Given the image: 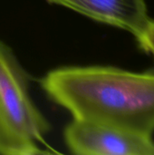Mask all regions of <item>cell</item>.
<instances>
[{
	"mask_svg": "<svg viewBox=\"0 0 154 155\" xmlns=\"http://www.w3.org/2000/svg\"><path fill=\"white\" fill-rule=\"evenodd\" d=\"M64 141L79 155H154L152 135L78 119L66 126Z\"/></svg>",
	"mask_w": 154,
	"mask_h": 155,
	"instance_id": "3",
	"label": "cell"
},
{
	"mask_svg": "<svg viewBox=\"0 0 154 155\" xmlns=\"http://www.w3.org/2000/svg\"><path fill=\"white\" fill-rule=\"evenodd\" d=\"M136 41L143 51L152 54L154 58V20L150 18L144 31Z\"/></svg>",
	"mask_w": 154,
	"mask_h": 155,
	"instance_id": "5",
	"label": "cell"
},
{
	"mask_svg": "<svg viewBox=\"0 0 154 155\" xmlns=\"http://www.w3.org/2000/svg\"><path fill=\"white\" fill-rule=\"evenodd\" d=\"M46 94L74 119L152 135L154 73L112 66L63 67L41 81Z\"/></svg>",
	"mask_w": 154,
	"mask_h": 155,
	"instance_id": "1",
	"label": "cell"
},
{
	"mask_svg": "<svg viewBox=\"0 0 154 155\" xmlns=\"http://www.w3.org/2000/svg\"><path fill=\"white\" fill-rule=\"evenodd\" d=\"M96 21L123 29L137 39L150 17L145 0H48Z\"/></svg>",
	"mask_w": 154,
	"mask_h": 155,
	"instance_id": "4",
	"label": "cell"
},
{
	"mask_svg": "<svg viewBox=\"0 0 154 155\" xmlns=\"http://www.w3.org/2000/svg\"><path fill=\"white\" fill-rule=\"evenodd\" d=\"M49 129L29 95L24 69L0 41V154L50 153L43 149Z\"/></svg>",
	"mask_w": 154,
	"mask_h": 155,
	"instance_id": "2",
	"label": "cell"
}]
</instances>
